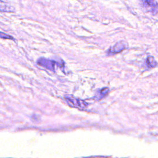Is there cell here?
<instances>
[{"label": "cell", "instance_id": "obj_5", "mask_svg": "<svg viewBox=\"0 0 158 158\" xmlns=\"http://www.w3.org/2000/svg\"><path fill=\"white\" fill-rule=\"evenodd\" d=\"M15 9L13 6L6 3L4 1L0 0V12H14Z\"/></svg>", "mask_w": 158, "mask_h": 158}, {"label": "cell", "instance_id": "obj_2", "mask_svg": "<svg viewBox=\"0 0 158 158\" xmlns=\"http://www.w3.org/2000/svg\"><path fill=\"white\" fill-rule=\"evenodd\" d=\"M144 7L152 14L158 12V4L156 0H140Z\"/></svg>", "mask_w": 158, "mask_h": 158}, {"label": "cell", "instance_id": "obj_7", "mask_svg": "<svg viewBox=\"0 0 158 158\" xmlns=\"http://www.w3.org/2000/svg\"><path fill=\"white\" fill-rule=\"evenodd\" d=\"M109 89L107 88H104L101 89L98 93V96H99V98L101 99V98H103L104 96H105L109 93Z\"/></svg>", "mask_w": 158, "mask_h": 158}, {"label": "cell", "instance_id": "obj_3", "mask_svg": "<svg viewBox=\"0 0 158 158\" xmlns=\"http://www.w3.org/2000/svg\"><path fill=\"white\" fill-rule=\"evenodd\" d=\"M57 63L52 60H50L48 59H46V58H40L38 60H37V64L38 65L42 66L49 70L51 71H55V65L57 64Z\"/></svg>", "mask_w": 158, "mask_h": 158}, {"label": "cell", "instance_id": "obj_8", "mask_svg": "<svg viewBox=\"0 0 158 158\" xmlns=\"http://www.w3.org/2000/svg\"><path fill=\"white\" fill-rule=\"evenodd\" d=\"M0 38L6 39V40H14V38L12 36L1 31H0Z\"/></svg>", "mask_w": 158, "mask_h": 158}, {"label": "cell", "instance_id": "obj_6", "mask_svg": "<svg viewBox=\"0 0 158 158\" xmlns=\"http://www.w3.org/2000/svg\"><path fill=\"white\" fill-rule=\"evenodd\" d=\"M146 65L149 68H154L157 65V63L152 56H149L147 58L146 61Z\"/></svg>", "mask_w": 158, "mask_h": 158}, {"label": "cell", "instance_id": "obj_1", "mask_svg": "<svg viewBox=\"0 0 158 158\" xmlns=\"http://www.w3.org/2000/svg\"><path fill=\"white\" fill-rule=\"evenodd\" d=\"M128 48V43L126 41H122L117 43L114 46H111L107 51L109 55H113L115 54L119 53Z\"/></svg>", "mask_w": 158, "mask_h": 158}, {"label": "cell", "instance_id": "obj_4", "mask_svg": "<svg viewBox=\"0 0 158 158\" xmlns=\"http://www.w3.org/2000/svg\"><path fill=\"white\" fill-rule=\"evenodd\" d=\"M65 100L69 105L78 108H84L87 105L85 101L73 97H65Z\"/></svg>", "mask_w": 158, "mask_h": 158}]
</instances>
